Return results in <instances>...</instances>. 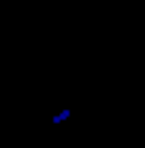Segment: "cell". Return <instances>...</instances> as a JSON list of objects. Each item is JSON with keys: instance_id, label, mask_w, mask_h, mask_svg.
<instances>
[{"instance_id": "1", "label": "cell", "mask_w": 145, "mask_h": 148, "mask_svg": "<svg viewBox=\"0 0 145 148\" xmlns=\"http://www.w3.org/2000/svg\"><path fill=\"white\" fill-rule=\"evenodd\" d=\"M66 117H69V107H66V110H60L57 117H54V123H66Z\"/></svg>"}]
</instances>
